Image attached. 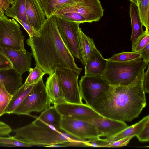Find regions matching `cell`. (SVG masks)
<instances>
[{"mask_svg":"<svg viewBox=\"0 0 149 149\" xmlns=\"http://www.w3.org/2000/svg\"><path fill=\"white\" fill-rule=\"evenodd\" d=\"M38 31L39 36L29 37L26 41L31 48L36 65L49 75L56 70L63 68L79 74L82 68L76 65L72 54L63 42L55 15L46 18Z\"/></svg>","mask_w":149,"mask_h":149,"instance_id":"obj_1","label":"cell"},{"mask_svg":"<svg viewBox=\"0 0 149 149\" xmlns=\"http://www.w3.org/2000/svg\"><path fill=\"white\" fill-rule=\"evenodd\" d=\"M144 71L130 84L110 85L108 90L97 99L91 107L103 116L131 122L137 118L146 105L143 87Z\"/></svg>","mask_w":149,"mask_h":149,"instance_id":"obj_2","label":"cell"},{"mask_svg":"<svg viewBox=\"0 0 149 149\" xmlns=\"http://www.w3.org/2000/svg\"><path fill=\"white\" fill-rule=\"evenodd\" d=\"M14 137L34 146H47L73 141L36 118L31 123L12 130Z\"/></svg>","mask_w":149,"mask_h":149,"instance_id":"obj_3","label":"cell"},{"mask_svg":"<svg viewBox=\"0 0 149 149\" xmlns=\"http://www.w3.org/2000/svg\"><path fill=\"white\" fill-rule=\"evenodd\" d=\"M141 57L126 61H112L107 59L106 67L102 77L111 85L130 84L148 66Z\"/></svg>","mask_w":149,"mask_h":149,"instance_id":"obj_4","label":"cell"},{"mask_svg":"<svg viewBox=\"0 0 149 149\" xmlns=\"http://www.w3.org/2000/svg\"><path fill=\"white\" fill-rule=\"evenodd\" d=\"M51 104L42 79L34 85L13 114L31 116L30 114L33 112L41 113L50 106Z\"/></svg>","mask_w":149,"mask_h":149,"instance_id":"obj_5","label":"cell"},{"mask_svg":"<svg viewBox=\"0 0 149 149\" xmlns=\"http://www.w3.org/2000/svg\"><path fill=\"white\" fill-rule=\"evenodd\" d=\"M24 40L20 26L15 19L0 17V48L26 52Z\"/></svg>","mask_w":149,"mask_h":149,"instance_id":"obj_6","label":"cell"},{"mask_svg":"<svg viewBox=\"0 0 149 149\" xmlns=\"http://www.w3.org/2000/svg\"><path fill=\"white\" fill-rule=\"evenodd\" d=\"M58 29L61 37L69 50L76 58L83 62L78 38L80 23L55 15Z\"/></svg>","mask_w":149,"mask_h":149,"instance_id":"obj_7","label":"cell"},{"mask_svg":"<svg viewBox=\"0 0 149 149\" xmlns=\"http://www.w3.org/2000/svg\"><path fill=\"white\" fill-rule=\"evenodd\" d=\"M55 72L66 102L83 104L78 82L79 74L72 70L64 68L56 70Z\"/></svg>","mask_w":149,"mask_h":149,"instance_id":"obj_8","label":"cell"},{"mask_svg":"<svg viewBox=\"0 0 149 149\" xmlns=\"http://www.w3.org/2000/svg\"><path fill=\"white\" fill-rule=\"evenodd\" d=\"M79 84L82 99L91 107L95 100L108 90L110 86L102 76L93 75L82 76Z\"/></svg>","mask_w":149,"mask_h":149,"instance_id":"obj_9","label":"cell"},{"mask_svg":"<svg viewBox=\"0 0 149 149\" xmlns=\"http://www.w3.org/2000/svg\"><path fill=\"white\" fill-rule=\"evenodd\" d=\"M104 11L99 0H82L58 10L54 15L76 12L83 16L88 22L91 23L99 21L103 16Z\"/></svg>","mask_w":149,"mask_h":149,"instance_id":"obj_10","label":"cell"},{"mask_svg":"<svg viewBox=\"0 0 149 149\" xmlns=\"http://www.w3.org/2000/svg\"><path fill=\"white\" fill-rule=\"evenodd\" d=\"M55 105L62 117L88 122L94 119L104 118L91 107L86 104L66 102Z\"/></svg>","mask_w":149,"mask_h":149,"instance_id":"obj_11","label":"cell"},{"mask_svg":"<svg viewBox=\"0 0 149 149\" xmlns=\"http://www.w3.org/2000/svg\"><path fill=\"white\" fill-rule=\"evenodd\" d=\"M61 127L66 132L82 139L100 137L95 126L88 121L62 117Z\"/></svg>","mask_w":149,"mask_h":149,"instance_id":"obj_12","label":"cell"},{"mask_svg":"<svg viewBox=\"0 0 149 149\" xmlns=\"http://www.w3.org/2000/svg\"><path fill=\"white\" fill-rule=\"evenodd\" d=\"M0 50L10 60L13 68L19 74H22L31 68L32 53L6 48H0Z\"/></svg>","mask_w":149,"mask_h":149,"instance_id":"obj_13","label":"cell"},{"mask_svg":"<svg viewBox=\"0 0 149 149\" xmlns=\"http://www.w3.org/2000/svg\"><path fill=\"white\" fill-rule=\"evenodd\" d=\"M96 127L99 136L109 138L114 136L128 126L123 121L116 120L104 117L89 121Z\"/></svg>","mask_w":149,"mask_h":149,"instance_id":"obj_14","label":"cell"},{"mask_svg":"<svg viewBox=\"0 0 149 149\" xmlns=\"http://www.w3.org/2000/svg\"><path fill=\"white\" fill-rule=\"evenodd\" d=\"M26 7L29 22L31 26L38 31L46 19L39 0H26Z\"/></svg>","mask_w":149,"mask_h":149,"instance_id":"obj_15","label":"cell"},{"mask_svg":"<svg viewBox=\"0 0 149 149\" xmlns=\"http://www.w3.org/2000/svg\"><path fill=\"white\" fill-rule=\"evenodd\" d=\"M107 59L103 58L95 46L85 66V75L102 76L105 70Z\"/></svg>","mask_w":149,"mask_h":149,"instance_id":"obj_16","label":"cell"},{"mask_svg":"<svg viewBox=\"0 0 149 149\" xmlns=\"http://www.w3.org/2000/svg\"><path fill=\"white\" fill-rule=\"evenodd\" d=\"M22 75L13 68L0 69V83L13 95L23 85Z\"/></svg>","mask_w":149,"mask_h":149,"instance_id":"obj_17","label":"cell"},{"mask_svg":"<svg viewBox=\"0 0 149 149\" xmlns=\"http://www.w3.org/2000/svg\"><path fill=\"white\" fill-rule=\"evenodd\" d=\"M45 86L51 104L55 105L67 102L55 72L47 78Z\"/></svg>","mask_w":149,"mask_h":149,"instance_id":"obj_18","label":"cell"},{"mask_svg":"<svg viewBox=\"0 0 149 149\" xmlns=\"http://www.w3.org/2000/svg\"><path fill=\"white\" fill-rule=\"evenodd\" d=\"M62 117L55 105L49 106L41 112L36 118L38 120L59 132Z\"/></svg>","mask_w":149,"mask_h":149,"instance_id":"obj_19","label":"cell"},{"mask_svg":"<svg viewBox=\"0 0 149 149\" xmlns=\"http://www.w3.org/2000/svg\"><path fill=\"white\" fill-rule=\"evenodd\" d=\"M82 0H39L46 18L54 15L58 10Z\"/></svg>","mask_w":149,"mask_h":149,"instance_id":"obj_20","label":"cell"},{"mask_svg":"<svg viewBox=\"0 0 149 149\" xmlns=\"http://www.w3.org/2000/svg\"><path fill=\"white\" fill-rule=\"evenodd\" d=\"M129 13L132 26L130 40L133 44L143 34L144 31L139 16L137 6L132 2L130 3Z\"/></svg>","mask_w":149,"mask_h":149,"instance_id":"obj_21","label":"cell"},{"mask_svg":"<svg viewBox=\"0 0 149 149\" xmlns=\"http://www.w3.org/2000/svg\"><path fill=\"white\" fill-rule=\"evenodd\" d=\"M148 120H149V115L144 117L137 123L130 126H128L114 136L105 139L110 143L126 137H134L139 134Z\"/></svg>","mask_w":149,"mask_h":149,"instance_id":"obj_22","label":"cell"},{"mask_svg":"<svg viewBox=\"0 0 149 149\" xmlns=\"http://www.w3.org/2000/svg\"><path fill=\"white\" fill-rule=\"evenodd\" d=\"M78 38L82 63L85 66L95 46L93 39L86 35L80 27L78 31Z\"/></svg>","mask_w":149,"mask_h":149,"instance_id":"obj_23","label":"cell"},{"mask_svg":"<svg viewBox=\"0 0 149 149\" xmlns=\"http://www.w3.org/2000/svg\"><path fill=\"white\" fill-rule=\"evenodd\" d=\"M4 13L6 16L14 19L17 17L30 26L26 15V0H16L12 6L7 8Z\"/></svg>","mask_w":149,"mask_h":149,"instance_id":"obj_24","label":"cell"},{"mask_svg":"<svg viewBox=\"0 0 149 149\" xmlns=\"http://www.w3.org/2000/svg\"><path fill=\"white\" fill-rule=\"evenodd\" d=\"M34 84L31 85L26 89H25L24 85L23 84L12 95L11 99L6 109L5 114L13 113L15 109L30 92Z\"/></svg>","mask_w":149,"mask_h":149,"instance_id":"obj_25","label":"cell"},{"mask_svg":"<svg viewBox=\"0 0 149 149\" xmlns=\"http://www.w3.org/2000/svg\"><path fill=\"white\" fill-rule=\"evenodd\" d=\"M139 17L145 31L149 32V0H141L137 6Z\"/></svg>","mask_w":149,"mask_h":149,"instance_id":"obj_26","label":"cell"},{"mask_svg":"<svg viewBox=\"0 0 149 149\" xmlns=\"http://www.w3.org/2000/svg\"><path fill=\"white\" fill-rule=\"evenodd\" d=\"M29 74L25 83V89H26L31 85L37 83L41 79L45 73L38 66L34 68H31L29 70Z\"/></svg>","mask_w":149,"mask_h":149,"instance_id":"obj_27","label":"cell"},{"mask_svg":"<svg viewBox=\"0 0 149 149\" xmlns=\"http://www.w3.org/2000/svg\"><path fill=\"white\" fill-rule=\"evenodd\" d=\"M12 96L3 85L0 83V117L5 114L6 109Z\"/></svg>","mask_w":149,"mask_h":149,"instance_id":"obj_28","label":"cell"},{"mask_svg":"<svg viewBox=\"0 0 149 149\" xmlns=\"http://www.w3.org/2000/svg\"><path fill=\"white\" fill-rule=\"evenodd\" d=\"M141 56L138 52H123L114 54L111 57L108 59L112 61H126L137 58Z\"/></svg>","mask_w":149,"mask_h":149,"instance_id":"obj_29","label":"cell"},{"mask_svg":"<svg viewBox=\"0 0 149 149\" xmlns=\"http://www.w3.org/2000/svg\"><path fill=\"white\" fill-rule=\"evenodd\" d=\"M0 144L9 145L18 147H32L34 146L27 142L22 141L13 136L0 137Z\"/></svg>","mask_w":149,"mask_h":149,"instance_id":"obj_30","label":"cell"},{"mask_svg":"<svg viewBox=\"0 0 149 149\" xmlns=\"http://www.w3.org/2000/svg\"><path fill=\"white\" fill-rule=\"evenodd\" d=\"M149 43V32L145 31L143 34L132 45V52H137Z\"/></svg>","mask_w":149,"mask_h":149,"instance_id":"obj_31","label":"cell"},{"mask_svg":"<svg viewBox=\"0 0 149 149\" xmlns=\"http://www.w3.org/2000/svg\"><path fill=\"white\" fill-rule=\"evenodd\" d=\"M58 15L70 21L80 24L88 22L87 20L83 16L76 12L67 13Z\"/></svg>","mask_w":149,"mask_h":149,"instance_id":"obj_32","label":"cell"},{"mask_svg":"<svg viewBox=\"0 0 149 149\" xmlns=\"http://www.w3.org/2000/svg\"><path fill=\"white\" fill-rule=\"evenodd\" d=\"M87 147H108L110 143L105 139H102L99 138L89 139L85 141Z\"/></svg>","mask_w":149,"mask_h":149,"instance_id":"obj_33","label":"cell"},{"mask_svg":"<svg viewBox=\"0 0 149 149\" xmlns=\"http://www.w3.org/2000/svg\"><path fill=\"white\" fill-rule=\"evenodd\" d=\"M136 136L141 142H148L149 141V120Z\"/></svg>","mask_w":149,"mask_h":149,"instance_id":"obj_34","label":"cell"},{"mask_svg":"<svg viewBox=\"0 0 149 149\" xmlns=\"http://www.w3.org/2000/svg\"><path fill=\"white\" fill-rule=\"evenodd\" d=\"M86 141H71L67 142L53 144L51 145V147H52L68 146L87 147L85 142Z\"/></svg>","mask_w":149,"mask_h":149,"instance_id":"obj_35","label":"cell"},{"mask_svg":"<svg viewBox=\"0 0 149 149\" xmlns=\"http://www.w3.org/2000/svg\"><path fill=\"white\" fill-rule=\"evenodd\" d=\"M17 21L24 28L28 33L29 37H38L40 36L38 31L36 30L28 24L19 20L17 17L14 19Z\"/></svg>","mask_w":149,"mask_h":149,"instance_id":"obj_36","label":"cell"},{"mask_svg":"<svg viewBox=\"0 0 149 149\" xmlns=\"http://www.w3.org/2000/svg\"><path fill=\"white\" fill-rule=\"evenodd\" d=\"M13 68V65L6 56L0 50V69Z\"/></svg>","mask_w":149,"mask_h":149,"instance_id":"obj_37","label":"cell"},{"mask_svg":"<svg viewBox=\"0 0 149 149\" xmlns=\"http://www.w3.org/2000/svg\"><path fill=\"white\" fill-rule=\"evenodd\" d=\"M134 136H131L126 137L110 143L108 147H120L126 146L130 140Z\"/></svg>","mask_w":149,"mask_h":149,"instance_id":"obj_38","label":"cell"},{"mask_svg":"<svg viewBox=\"0 0 149 149\" xmlns=\"http://www.w3.org/2000/svg\"><path fill=\"white\" fill-rule=\"evenodd\" d=\"M12 130L9 125L0 120V137L9 136Z\"/></svg>","mask_w":149,"mask_h":149,"instance_id":"obj_39","label":"cell"},{"mask_svg":"<svg viewBox=\"0 0 149 149\" xmlns=\"http://www.w3.org/2000/svg\"><path fill=\"white\" fill-rule=\"evenodd\" d=\"M143 60L148 63L149 62V43L138 52Z\"/></svg>","mask_w":149,"mask_h":149,"instance_id":"obj_40","label":"cell"},{"mask_svg":"<svg viewBox=\"0 0 149 149\" xmlns=\"http://www.w3.org/2000/svg\"><path fill=\"white\" fill-rule=\"evenodd\" d=\"M148 68L144 72L143 80V87L145 93L149 92V65H148Z\"/></svg>","mask_w":149,"mask_h":149,"instance_id":"obj_41","label":"cell"},{"mask_svg":"<svg viewBox=\"0 0 149 149\" xmlns=\"http://www.w3.org/2000/svg\"><path fill=\"white\" fill-rule=\"evenodd\" d=\"M8 0H0V17L4 15L5 11L10 6Z\"/></svg>","mask_w":149,"mask_h":149,"instance_id":"obj_42","label":"cell"},{"mask_svg":"<svg viewBox=\"0 0 149 149\" xmlns=\"http://www.w3.org/2000/svg\"><path fill=\"white\" fill-rule=\"evenodd\" d=\"M131 2H132L135 4H136L137 6H138V2L137 0H129Z\"/></svg>","mask_w":149,"mask_h":149,"instance_id":"obj_43","label":"cell"},{"mask_svg":"<svg viewBox=\"0 0 149 149\" xmlns=\"http://www.w3.org/2000/svg\"><path fill=\"white\" fill-rule=\"evenodd\" d=\"M16 0H8L10 4L12 5Z\"/></svg>","mask_w":149,"mask_h":149,"instance_id":"obj_44","label":"cell"},{"mask_svg":"<svg viewBox=\"0 0 149 149\" xmlns=\"http://www.w3.org/2000/svg\"><path fill=\"white\" fill-rule=\"evenodd\" d=\"M141 0H137L138 3Z\"/></svg>","mask_w":149,"mask_h":149,"instance_id":"obj_45","label":"cell"}]
</instances>
